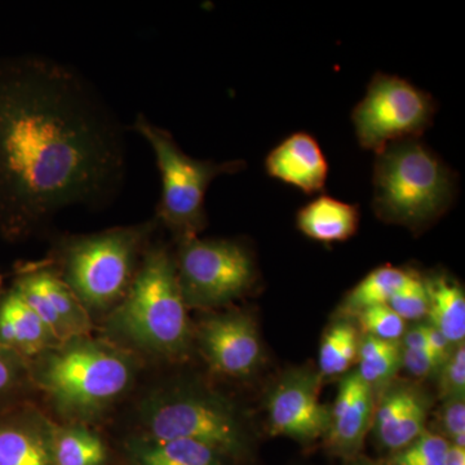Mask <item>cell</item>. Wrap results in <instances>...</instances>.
<instances>
[{
	"label": "cell",
	"mask_w": 465,
	"mask_h": 465,
	"mask_svg": "<svg viewBox=\"0 0 465 465\" xmlns=\"http://www.w3.org/2000/svg\"><path fill=\"white\" fill-rule=\"evenodd\" d=\"M121 122L74 67L0 58V235L24 240L72 206H97L124 182Z\"/></svg>",
	"instance_id": "cell-1"
},
{
	"label": "cell",
	"mask_w": 465,
	"mask_h": 465,
	"mask_svg": "<svg viewBox=\"0 0 465 465\" xmlns=\"http://www.w3.org/2000/svg\"><path fill=\"white\" fill-rule=\"evenodd\" d=\"M105 339L131 353L180 361L194 332L177 278L173 253L150 244L124 298L104 324Z\"/></svg>",
	"instance_id": "cell-2"
},
{
	"label": "cell",
	"mask_w": 465,
	"mask_h": 465,
	"mask_svg": "<svg viewBox=\"0 0 465 465\" xmlns=\"http://www.w3.org/2000/svg\"><path fill=\"white\" fill-rule=\"evenodd\" d=\"M35 390L65 423L88 424L118 402L136 381L137 356L106 339L81 336L29 361Z\"/></svg>",
	"instance_id": "cell-3"
},
{
	"label": "cell",
	"mask_w": 465,
	"mask_h": 465,
	"mask_svg": "<svg viewBox=\"0 0 465 465\" xmlns=\"http://www.w3.org/2000/svg\"><path fill=\"white\" fill-rule=\"evenodd\" d=\"M159 226L157 220L91 234L64 235L47 264L74 292L90 316H106L124 298Z\"/></svg>",
	"instance_id": "cell-4"
},
{
	"label": "cell",
	"mask_w": 465,
	"mask_h": 465,
	"mask_svg": "<svg viewBox=\"0 0 465 465\" xmlns=\"http://www.w3.org/2000/svg\"><path fill=\"white\" fill-rule=\"evenodd\" d=\"M372 183L376 215L412 231L436 222L454 201V174L418 139L376 153Z\"/></svg>",
	"instance_id": "cell-5"
},
{
	"label": "cell",
	"mask_w": 465,
	"mask_h": 465,
	"mask_svg": "<svg viewBox=\"0 0 465 465\" xmlns=\"http://www.w3.org/2000/svg\"><path fill=\"white\" fill-rule=\"evenodd\" d=\"M134 130L149 143L161 173L162 192L154 219L173 232L176 242L198 237L207 226L206 194L223 174L238 173L242 161L219 162L192 158L164 128L148 116L136 115Z\"/></svg>",
	"instance_id": "cell-6"
},
{
	"label": "cell",
	"mask_w": 465,
	"mask_h": 465,
	"mask_svg": "<svg viewBox=\"0 0 465 465\" xmlns=\"http://www.w3.org/2000/svg\"><path fill=\"white\" fill-rule=\"evenodd\" d=\"M142 436L204 443L228 459L243 457L249 440L237 410L223 397L193 388H171L146 397Z\"/></svg>",
	"instance_id": "cell-7"
},
{
	"label": "cell",
	"mask_w": 465,
	"mask_h": 465,
	"mask_svg": "<svg viewBox=\"0 0 465 465\" xmlns=\"http://www.w3.org/2000/svg\"><path fill=\"white\" fill-rule=\"evenodd\" d=\"M177 278L188 308H219L240 299L256 282L255 260L234 240L188 238L177 242Z\"/></svg>",
	"instance_id": "cell-8"
},
{
	"label": "cell",
	"mask_w": 465,
	"mask_h": 465,
	"mask_svg": "<svg viewBox=\"0 0 465 465\" xmlns=\"http://www.w3.org/2000/svg\"><path fill=\"white\" fill-rule=\"evenodd\" d=\"M436 104L430 94L400 76L376 74L351 113L358 143L381 152L390 143L418 139L432 124Z\"/></svg>",
	"instance_id": "cell-9"
},
{
	"label": "cell",
	"mask_w": 465,
	"mask_h": 465,
	"mask_svg": "<svg viewBox=\"0 0 465 465\" xmlns=\"http://www.w3.org/2000/svg\"><path fill=\"white\" fill-rule=\"evenodd\" d=\"M321 381L313 370L295 369L275 382L266 399L269 432L302 445L324 439L331 407L321 403Z\"/></svg>",
	"instance_id": "cell-10"
},
{
	"label": "cell",
	"mask_w": 465,
	"mask_h": 465,
	"mask_svg": "<svg viewBox=\"0 0 465 465\" xmlns=\"http://www.w3.org/2000/svg\"><path fill=\"white\" fill-rule=\"evenodd\" d=\"M12 287L64 342L91 335L94 321L74 292L47 262L18 268Z\"/></svg>",
	"instance_id": "cell-11"
},
{
	"label": "cell",
	"mask_w": 465,
	"mask_h": 465,
	"mask_svg": "<svg viewBox=\"0 0 465 465\" xmlns=\"http://www.w3.org/2000/svg\"><path fill=\"white\" fill-rule=\"evenodd\" d=\"M211 370L229 378H246L262 362V344L252 318L241 312L213 314L194 333Z\"/></svg>",
	"instance_id": "cell-12"
},
{
	"label": "cell",
	"mask_w": 465,
	"mask_h": 465,
	"mask_svg": "<svg viewBox=\"0 0 465 465\" xmlns=\"http://www.w3.org/2000/svg\"><path fill=\"white\" fill-rule=\"evenodd\" d=\"M430 401L418 385L391 381L379 393L371 430L378 445L396 452L427 430Z\"/></svg>",
	"instance_id": "cell-13"
},
{
	"label": "cell",
	"mask_w": 465,
	"mask_h": 465,
	"mask_svg": "<svg viewBox=\"0 0 465 465\" xmlns=\"http://www.w3.org/2000/svg\"><path fill=\"white\" fill-rule=\"evenodd\" d=\"M375 393L357 371L342 378L331 407L327 432V448L332 454L351 460L360 457L367 433L371 430L375 410Z\"/></svg>",
	"instance_id": "cell-14"
},
{
	"label": "cell",
	"mask_w": 465,
	"mask_h": 465,
	"mask_svg": "<svg viewBox=\"0 0 465 465\" xmlns=\"http://www.w3.org/2000/svg\"><path fill=\"white\" fill-rule=\"evenodd\" d=\"M54 427L30 403L0 412V465H54Z\"/></svg>",
	"instance_id": "cell-15"
},
{
	"label": "cell",
	"mask_w": 465,
	"mask_h": 465,
	"mask_svg": "<svg viewBox=\"0 0 465 465\" xmlns=\"http://www.w3.org/2000/svg\"><path fill=\"white\" fill-rule=\"evenodd\" d=\"M269 176L295 186L307 194L322 192L329 176V163L320 143L307 133L286 137L266 155Z\"/></svg>",
	"instance_id": "cell-16"
},
{
	"label": "cell",
	"mask_w": 465,
	"mask_h": 465,
	"mask_svg": "<svg viewBox=\"0 0 465 465\" xmlns=\"http://www.w3.org/2000/svg\"><path fill=\"white\" fill-rule=\"evenodd\" d=\"M0 342L32 361L61 341L11 286L0 295Z\"/></svg>",
	"instance_id": "cell-17"
},
{
	"label": "cell",
	"mask_w": 465,
	"mask_h": 465,
	"mask_svg": "<svg viewBox=\"0 0 465 465\" xmlns=\"http://www.w3.org/2000/svg\"><path fill=\"white\" fill-rule=\"evenodd\" d=\"M360 207L323 194L296 215V225L302 234L322 243L351 240L360 225Z\"/></svg>",
	"instance_id": "cell-18"
},
{
	"label": "cell",
	"mask_w": 465,
	"mask_h": 465,
	"mask_svg": "<svg viewBox=\"0 0 465 465\" xmlns=\"http://www.w3.org/2000/svg\"><path fill=\"white\" fill-rule=\"evenodd\" d=\"M134 465H226L228 458L217 450L189 440H154L140 436L128 440Z\"/></svg>",
	"instance_id": "cell-19"
},
{
	"label": "cell",
	"mask_w": 465,
	"mask_h": 465,
	"mask_svg": "<svg viewBox=\"0 0 465 465\" xmlns=\"http://www.w3.org/2000/svg\"><path fill=\"white\" fill-rule=\"evenodd\" d=\"M428 293L427 317L430 326L439 330L450 344L465 339V295L463 287L448 274L437 273L423 278Z\"/></svg>",
	"instance_id": "cell-20"
},
{
	"label": "cell",
	"mask_w": 465,
	"mask_h": 465,
	"mask_svg": "<svg viewBox=\"0 0 465 465\" xmlns=\"http://www.w3.org/2000/svg\"><path fill=\"white\" fill-rule=\"evenodd\" d=\"M54 465H105L108 448L88 424H56L52 440Z\"/></svg>",
	"instance_id": "cell-21"
},
{
	"label": "cell",
	"mask_w": 465,
	"mask_h": 465,
	"mask_svg": "<svg viewBox=\"0 0 465 465\" xmlns=\"http://www.w3.org/2000/svg\"><path fill=\"white\" fill-rule=\"evenodd\" d=\"M415 275V272L391 265L375 269L345 296L341 307V313L354 317L363 309L387 304L391 296L405 287Z\"/></svg>",
	"instance_id": "cell-22"
},
{
	"label": "cell",
	"mask_w": 465,
	"mask_h": 465,
	"mask_svg": "<svg viewBox=\"0 0 465 465\" xmlns=\"http://www.w3.org/2000/svg\"><path fill=\"white\" fill-rule=\"evenodd\" d=\"M358 376L374 391L381 393L402 369L401 341H384L369 335H361L358 351Z\"/></svg>",
	"instance_id": "cell-23"
},
{
	"label": "cell",
	"mask_w": 465,
	"mask_h": 465,
	"mask_svg": "<svg viewBox=\"0 0 465 465\" xmlns=\"http://www.w3.org/2000/svg\"><path fill=\"white\" fill-rule=\"evenodd\" d=\"M361 335L357 326L349 321H338L324 332L318 357V374L321 378H332L345 374L356 365L360 351Z\"/></svg>",
	"instance_id": "cell-24"
},
{
	"label": "cell",
	"mask_w": 465,
	"mask_h": 465,
	"mask_svg": "<svg viewBox=\"0 0 465 465\" xmlns=\"http://www.w3.org/2000/svg\"><path fill=\"white\" fill-rule=\"evenodd\" d=\"M33 390L29 361L0 342V412L27 403Z\"/></svg>",
	"instance_id": "cell-25"
},
{
	"label": "cell",
	"mask_w": 465,
	"mask_h": 465,
	"mask_svg": "<svg viewBox=\"0 0 465 465\" xmlns=\"http://www.w3.org/2000/svg\"><path fill=\"white\" fill-rule=\"evenodd\" d=\"M449 446L439 433L425 430L405 449L391 452L381 465H445Z\"/></svg>",
	"instance_id": "cell-26"
},
{
	"label": "cell",
	"mask_w": 465,
	"mask_h": 465,
	"mask_svg": "<svg viewBox=\"0 0 465 465\" xmlns=\"http://www.w3.org/2000/svg\"><path fill=\"white\" fill-rule=\"evenodd\" d=\"M354 317L357 318L362 335L384 341L400 342L407 330L405 321L387 304L363 309Z\"/></svg>",
	"instance_id": "cell-27"
},
{
	"label": "cell",
	"mask_w": 465,
	"mask_h": 465,
	"mask_svg": "<svg viewBox=\"0 0 465 465\" xmlns=\"http://www.w3.org/2000/svg\"><path fill=\"white\" fill-rule=\"evenodd\" d=\"M387 305L405 322L406 321L423 320L424 317H427L428 307H430L423 278L416 273L405 287L391 296Z\"/></svg>",
	"instance_id": "cell-28"
},
{
	"label": "cell",
	"mask_w": 465,
	"mask_h": 465,
	"mask_svg": "<svg viewBox=\"0 0 465 465\" xmlns=\"http://www.w3.org/2000/svg\"><path fill=\"white\" fill-rule=\"evenodd\" d=\"M439 390L442 400L459 399L465 394V345H455L448 360L440 367Z\"/></svg>",
	"instance_id": "cell-29"
},
{
	"label": "cell",
	"mask_w": 465,
	"mask_h": 465,
	"mask_svg": "<svg viewBox=\"0 0 465 465\" xmlns=\"http://www.w3.org/2000/svg\"><path fill=\"white\" fill-rule=\"evenodd\" d=\"M465 397L443 400L439 415L440 436L465 449Z\"/></svg>",
	"instance_id": "cell-30"
},
{
	"label": "cell",
	"mask_w": 465,
	"mask_h": 465,
	"mask_svg": "<svg viewBox=\"0 0 465 465\" xmlns=\"http://www.w3.org/2000/svg\"><path fill=\"white\" fill-rule=\"evenodd\" d=\"M442 362L430 348H402V367L416 379L437 375Z\"/></svg>",
	"instance_id": "cell-31"
},
{
	"label": "cell",
	"mask_w": 465,
	"mask_h": 465,
	"mask_svg": "<svg viewBox=\"0 0 465 465\" xmlns=\"http://www.w3.org/2000/svg\"><path fill=\"white\" fill-rule=\"evenodd\" d=\"M445 465H465V449L450 443Z\"/></svg>",
	"instance_id": "cell-32"
},
{
	"label": "cell",
	"mask_w": 465,
	"mask_h": 465,
	"mask_svg": "<svg viewBox=\"0 0 465 465\" xmlns=\"http://www.w3.org/2000/svg\"><path fill=\"white\" fill-rule=\"evenodd\" d=\"M348 465H381L372 463L371 460H367L365 458L357 457L348 461Z\"/></svg>",
	"instance_id": "cell-33"
},
{
	"label": "cell",
	"mask_w": 465,
	"mask_h": 465,
	"mask_svg": "<svg viewBox=\"0 0 465 465\" xmlns=\"http://www.w3.org/2000/svg\"><path fill=\"white\" fill-rule=\"evenodd\" d=\"M2 283H3V275L0 274V287H2Z\"/></svg>",
	"instance_id": "cell-34"
}]
</instances>
